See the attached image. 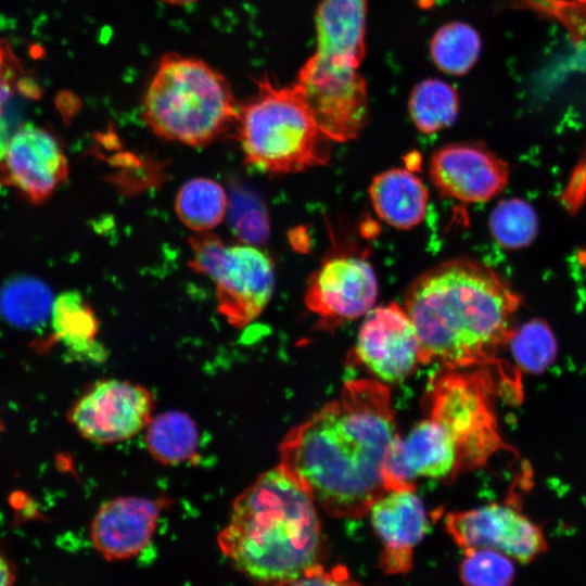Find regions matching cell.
<instances>
[{
	"instance_id": "obj_27",
	"label": "cell",
	"mask_w": 586,
	"mask_h": 586,
	"mask_svg": "<svg viewBox=\"0 0 586 586\" xmlns=\"http://www.w3.org/2000/svg\"><path fill=\"white\" fill-rule=\"evenodd\" d=\"M509 343L518 369L531 374L544 372L558 353L555 334L548 323L539 318L517 328Z\"/></svg>"
},
{
	"instance_id": "obj_26",
	"label": "cell",
	"mask_w": 586,
	"mask_h": 586,
	"mask_svg": "<svg viewBox=\"0 0 586 586\" xmlns=\"http://www.w3.org/2000/svg\"><path fill=\"white\" fill-rule=\"evenodd\" d=\"M489 229L500 246L517 250L528 246L536 238L538 219L527 202L517 198L506 199L492 211Z\"/></svg>"
},
{
	"instance_id": "obj_32",
	"label": "cell",
	"mask_w": 586,
	"mask_h": 586,
	"mask_svg": "<svg viewBox=\"0 0 586 586\" xmlns=\"http://www.w3.org/2000/svg\"><path fill=\"white\" fill-rule=\"evenodd\" d=\"M16 569L13 562L0 551V586H9L15 583Z\"/></svg>"
},
{
	"instance_id": "obj_20",
	"label": "cell",
	"mask_w": 586,
	"mask_h": 586,
	"mask_svg": "<svg viewBox=\"0 0 586 586\" xmlns=\"http://www.w3.org/2000/svg\"><path fill=\"white\" fill-rule=\"evenodd\" d=\"M51 324L56 340L72 352L91 357L102 353L95 343L99 320L79 292H64L55 298Z\"/></svg>"
},
{
	"instance_id": "obj_2",
	"label": "cell",
	"mask_w": 586,
	"mask_h": 586,
	"mask_svg": "<svg viewBox=\"0 0 586 586\" xmlns=\"http://www.w3.org/2000/svg\"><path fill=\"white\" fill-rule=\"evenodd\" d=\"M521 296L495 270L457 258L417 278L405 309L420 343L419 360L447 369L491 366L515 329Z\"/></svg>"
},
{
	"instance_id": "obj_31",
	"label": "cell",
	"mask_w": 586,
	"mask_h": 586,
	"mask_svg": "<svg viewBox=\"0 0 586 586\" xmlns=\"http://www.w3.org/2000/svg\"><path fill=\"white\" fill-rule=\"evenodd\" d=\"M353 583L344 566H337L330 572H326L320 564H317L297 584L345 585Z\"/></svg>"
},
{
	"instance_id": "obj_12",
	"label": "cell",
	"mask_w": 586,
	"mask_h": 586,
	"mask_svg": "<svg viewBox=\"0 0 586 586\" xmlns=\"http://www.w3.org/2000/svg\"><path fill=\"white\" fill-rule=\"evenodd\" d=\"M377 295L378 281L371 265L358 257L343 256L327 260L317 270L304 301L327 327L366 315Z\"/></svg>"
},
{
	"instance_id": "obj_14",
	"label": "cell",
	"mask_w": 586,
	"mask_h": 586,
	"mask_svg": "<svg viewBox=\"0 0 586 586\" xmlns=\"http://www.w3.org/2000/svg\"><path fill=\"white\" fill-rule=\"evenodd\" d=\"M430 176L443 195L463 203H480L505 189L509 167L482 143H450L432 155Z\"/></svg>"
},
{
	"instance_id": "obj_28",
	"label": "cell",
	"mask_w": 586,
	"mask_h": 586,
	"mask_svg": "<svg viewBox=\"0 0 586 586\" xmlns=\"http://www.w3.org/2000/svg\"><path fill=\"white\" fill-rule=\"evenodd\" d=\"M507 555L487 548L464 551L459 568L460 579L471 586H507L515 575V566Z\"/></svg>"
},
{
	"instance_id": "obj_15",
	"label": "cell",
	"mask_w": 586,
	"mask_h": 586,
	"mask_svg": "<svg viewBox=\"0 0 586 586\" xmlns=\"http://www.w3.org/2000/svg\"><path fill=\"white\" fill-rule=\"evenodd\" d=\"M454 440L435 420L415 424L405 438L395 436L383 467L386 492L415 489L419 476L454 479L460 473Z\"/></svg>"
},
{
	"instance_id": "obj_3",
	"label": "cell",
	"mask_w": 586,
	"mask_h": 586,
	"mask_svg": "<svg viewBox=\"0 0 586 586\" xmlns=\"http://www.w3.org/2000/svg\"><path fill=\"white\" fill-rule=\"evenodd\" d=\"M321 528L309 494L279 466L234 500L217 542L229 563L256 584H297L316 566Z\"/></svg>"
},
{
	"instance_id": "obj_18",
	"label": "cell",
	"mask_w": 586,
	"mask_h": 586,
	"mask_svg": "<svg viewBox=\"0 0 586 586\" xmlns=\"http://www.w3.org/2000/svg\"><path fill=\"white\" fill-rule=\"evenodd\" d=\"M368 0H321L315 14V54L359 68L366 53Z\"/></svg>"
},
{
	"instance_id": "obj_35",
	"label": "cell",
	"mask_w": 586,
	"mask_h": 586,
	"mask_svg": "<svg viewBox=\"0 0 586 586\" xmlns=\"http://www.w3.org/2000/svg\"><path fill=\"white\" fill-rule=\"evenodd\" d=\"M1 428H2V426H1V422H0V429H1Z\"/></svg>"
},
{
	"instance_id": "obj_9",
	"label": "cell",
	"mask_w": 586,
	"mask_h": 586,
	"mask_svg": "<svg viewBox=\"0 0 586 586\" xmlns=\"http://www.w3.org/2000/svg\"><path fill=\"white\" fill-rule=\"evenodd\" d=\"M154 406L152 393L128 381L97 382L69 409L68 421L98 444L129 440L146 429Z\"/></svg>"
},
{
	"instance_id": "obj_13",
	"label": "cell",
	"mask_w": 586,
	"mask_h": 586,
	"mask_svg": "<svg viewBox=\"0 0 586 586\" xmlns=\"http://www.w3.org/2000/svg\"><path fill=\"white\" fill-rule=\"evenodd\" d=\"M67 176L66 156L49 131L27 123L12 133L0 162V182L16 188L31 203L38 204Z\"/></svg>"
},
{
	"instance_id": "obj_5",
	"label": "cell",
	"mask_w": 586,
	"mask_h": 586,
	"mask_svg": "<svg viewBox=\"0 0 586 586\" xmlns=\"http://www.w3.org/2000/svg\"><path fill=\"white\" fill-rule=\"evenodd\" d=\"M241 149L247 164L270 174H293L326 165L331 140L313 118L294 84L280 86L268 76L239 109Z\"/></svg>"
},
{
	"instance_id": "obj_7",
	"label": "cell",
	"mask_w": 586,
	"mask_h": 586,
	"mask_svg": "<svg viewBox=\"0 0 586 586\" xmlns=\"http://www.w3.org/2000/svg\"><path fill=\"white\" fill-rule=\"evenodd\" d=\"M189 242L190 267L214 281L217 307L226 320L241 328L257 318L273 291L270 258L253 245H227L208 231L190 237Z\"/></svg>"
},
{
	"instance_id": "obj_10",
	"label": "cell",
	"mask_w": 586,
	"mask_h": 586,
	"mask_svg": "<svg viewBox=\"0 0 586 586\" xmlns=\"http://www.w3.org/2000/svg\"><path fill=\"white\" fill-rule=\"evenodd\" d=\"M445 526L463 550L487 548L528 563L548 548L540 526L510 504H491L446 515Z\"/></svg>"
},
{
	"instance_id": "obj_23",
	"label": "cell",
	"mask_w": 586,
	"mask_h": 586,
	"mask_svg": "<svg viewBox=\"0 0 586 586\" xmlns=\"http://www.w3.org/2000/svg\"><path fill=\"white\" fill-rule=\"evenodd\" d=\"M460 101L457 90L441 79L429 78L412 89L408 111L417 129L432 135L453 125L458 116Z\"/></svg>"
},
{
	"instance_id": "obj_17",
	"label": "cell",
	"mask_w": 586,
	"mask_h": 586,
	"mask_svg": "<svg viewBox=\"0 0 586 586\" xmlns=\"http://www.w3.org/2000/svg\"><path fill=\"white\" fill-rule=\"evenodd\" d=\"M372 526L383 544L379 566L386 574H405L413 548L429 530L425 508L415 489L386 492L370 508Z\"/></svg>"
},
{
	"instance_id": "obj_19",
	"label": "cell",
	"mask_w": 586,
	"mask_h": 586,
	"mask_svg": "<svg viewBox=\"0 0 586 586\" xmlns=\"http://www.w3.org/2000/svg\"><path fill=\"white\" fill-rule=\"evenodd\" d=\"M369 194L378 216L397 229L417 226L426 214L428 190L411 169L392 168L379 174Z\"/></svg>"
},
{
	"instance_id": "obj_33",
	"label": "cell",
	"mask_w": 586,
	"mask_h": 586,
	"mask_svg": "<svg viewBox=\"0 0 586 586\" xmlns=\"http://www.w3.org/2000/svg\"><path fill=\"white\" fill-rule=\"evenodd\" d=\"M11 136L12 135H10V128L7 120L3 117H1L0 118V162L3 160L5 155Z\"/></svg>"
},
{
	"instance_id": "obj_6",
	"label": "cell",
	"mask_w": 586,
	"mask_h": 586,
	"mask_svg": "<svg viewBox=\"0 0 586 586\" xmlns=\"http://www.w3.org/2000/svg\"><path fill=\"white\" fill-rule=\"evenodd\" d=\"M487 367L467 373L447 369L431 381L429 417L454 440L460 471L483 467L506 448L491 402L493 384Z\"/></svg>"
},
{
	"instance_id": "obj_34",
	"label": "cell",
	"mask_w": 586,
	"mask_h": 586,
	"mask_svg": "<svg viewBox=\"0 0 586 586\" xmlns=\"http://www.w3.org/2000/svg\"><path fill=\"white\" fill-rule=\"evenodd\" d=\"M162 1L167 2L169 4L184 5V4L192 3L196 0H162Z\"/></svg>"
},
{
	"instance_id": "obj_8",
	"label": "cell",
	"mask_w": 586,
	"mask_h": 586,
	"mask_svg": "<svg viewBox=\"0 0 586 586\" xmlns=\"http://www.w3.org/2000/svg\"><path fill=\"white\" fill-rule=\"evenodd\" d=\"M293 84L317 126L331 141L353 140L368 124V88L359 68L313 53Z\"/></svg>"
},
{
	"instance_id": "obj_29",
	"label": "cell",
	"mask_w": 586,
	"mask_h": 586,
	"mask_svg": "<svg viewBox=\"0 0 586 586\" xmlns=\"http://www.w3.org/2000/svg\"><path fill=\"white\" fill-rule=\"evenodd\" d=\"M231 225L237 235L246 243L263 242L269 231L262 204L254 196L242 192L233 194Z\"/></svg>"
},
{
	"instance_id": "obj_1",
	"label": "cell",
	"mask_w": 586,
	"mask_h": 586,
	"mask_svg": "<svg viewBox=\"0 0 586 586\" xmlns=\"http://www.w3.org/2000/svg\"><path fill=\"white\" fill-rule=\"evenodd\" d=\"M396 435L390 390L349 380L339 399L288 432L278 466L329 517L359 519L386 493L383 467Z\"/></svg>"
},
{
	"instance_id": "obj_25",
	"label": "cell",
	"mask_w": 586,
	"mask_h": 586,
	"mask_svg": "<svg viewBox=\"0 0 586 586\" xmlns=\"http://www.w3.org/2000/svg\"><path fill=\"white\" fill-rule=\"evenodd\" d=\"M176 212L179 219L198 232L215 228L227 209V195L222 187L208 178L187 181L178 191Z\"/></svg>"
},
{
	"instance_id": "obj_11",
	"label": "cell",
	"mask_w": 586,
	"mask_h": 586,
	"mask_svg": "<svg viewBox=\"0 0 586 586\" xmlns=\"http://www.w3.org/2000/svg\"><path fill=\"white\" fill-rule=\"evenodd\" d=\"M420 356L416 327L398 303L366 314L352 353V365H364L385 382H398L415 369Z\"/></svg>"
},
{
	"instance_id": "obj_24",
	"label": "cell",
	"mask_w": 586,
	"mask_h": 586,
	"mask_svg": "<svg viewBox=\"0 0 586 586\" xmlns=\"http://www.w3.org/2000/svg\"><path fill=\"white\" fill-rule=\"evenodd\" d=\"M482 50L480 34L468 23L450 22L441 26L430 42L433 63L444 73L467 74L476 63Z\"/></svg>"
},
{
	"instance_id": "obj_4",
	"label": "cell",
	"mask_w": 586,
	"mask_h": 586,
	"mask_svg": "<svg viewBox=\"0 0 586 586\" xmlns=\"http://www.w3.org/2000/svg\"><path fill=\"white\" fill-rule=\"evenodd\" d=\"M238 107L226 78L204 61L162 56L143 100V118L161 138L203 146L237 120Z\"/></svg>"
},
{
	"instance_id": "obj_22",
	"label": "cell",
	"mask_w": 586,
	"mask_h": 586,
	"mask_svg": "<svg viewBox=\"0 0 586 586\" xmlns=\"http://www.w3.org/2000/svg\"><path fill=\"white\" fill-rule=\"evenodd\" d=\"M145 445L156 461L179 464L195 455L199 442L194 421L184 412L166 411L151 419Z\"/></svg>"
},
{
	"instance_id": "obj_21",
	"label": "cell",
	"mask_w": 586,
	"mask_h": 586,
	"mask_svg": "<svg viewBox=\"0 0 586 586\" xmlns=\"http://www.w3.org/2000/svg\"><path fill=\"white\" fill-rule=\"evenodd\" d=\"M53 303L49 286L34 277H14L0 288V316L21 329L42 326L51 318Z\"/></svg>"
},
{
	"instance_id": "obj_30",
	"label": "cell",
	"mask_w": 586,
	"mask_h": 586,
	"mask_svg": "<svg viewBox=\"0 0 586 586\" xmlns=\"http://www.w3.org/2000/svg\"><path fill=\"white\" fill-rule=\"evenodd\" d=\"M20 64L11 49L0 41V118L3 109L13 95L18 80Z\"/></svg>"
},
{
	"instance_id": "obj_16",
	"label": "cell",
	"mask_w": 586,
	"mask_h": 586,
	"mask_svg": "<svg viewBox=\"0 0 586 586\" xmlns=\"http://www.w3.org/2000/svg\"><path fill=\"white\" fill-rule=\"evenodd\" d=\"M168 498L118 497L103 504L91 523V540L107 561L138 556L151 542Z\"/></svg>"
}]
</instances>
